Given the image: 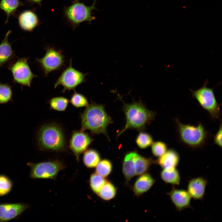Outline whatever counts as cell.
<instances>
[{
    "label": "cell",
    "mask_w": 222,
    "mask_h": 222,
    "mask_svg": "<svg viewBox=\"0 0 222 222\" xmlns=\"http://www.w3.org/2000/svg\"><path fill=\"white\" fill-rule=\"evenodd\" d=\"M137 153L131 151L125 155L122 162V171L126 181L128 182L135 175L134 158Z\"/></svg>",
    "instance_id": "obj_19"
},
{
    "label": "cell",
    "mask_w": 222,
    "mask_h": 222,
    "mask_svg": "<svg viewBox=\"0 0 222 222\" xmlns=\"http://www.w3.org/2000/svg\"><path fill=\"white\" fill-rule=\"evenodd\" d=\"M154 162L152 158L144 157L137 153L134 158L136 175H140L145 173L151 164Z\"/></svg>",
    "instance_id": "obj_21"
},
{
    "label": "cell",
    "mask_w": 222,
    "mask_h": 222,
    "mask_svg": "<svg viewBox=\"0 0 222 222\" xmlns=\"http://www.w3.org/2000/svg\"><path fill=\"white\" fill-rule=\"evenodd\" d=\"M106 181L105 178L96 172L92 174L89 180V185L91 190L94 193L97 195Z\"/></svg>",
    "instance_id": "obj_25"
},
{
    "label": "cell",
    "mask_w": 222,
    "mask_h": 222,
    "mask_svg": "<svg viewBox=\"0 0 222 222\" xmlns=\"http://www.w3.org/2000/svg\"><path fill=\"white\" fill-rule=\"evenodd\" d=\"M29 59L17 57L8 64L7 68L12 72L14 83L30 87L33 79L38 77L31 71L27 61Z\"/></svg>",
    "instance_id": "obj_8"
},
{
    "label": "cell",
    "mask_w": 222,
    "mask_h": 222,
    "mask_svg": "<svg viewBox=\"0 0 222 222\" xmlns=\"http://www.w3.org/2000/svg\"><path fill=\"white\" fill-rule=\"evenodd\" d=\"M88 73H84L73 67L72 59L69 65L65 69L57 80L54 84V88L62 85L64 89L62 92L66 90H75L76 88L86 81V76Z\"/></svg>",
    "instance_id": "obj_10"
},
{
    "label": "cell",
    "mask_w": 222,
    "mask_h": 222,
    "mask_svg": "<svg viewBox=\"0 0 222 222\" xmlns=\"http://www.w3.org/2000/svg\"><path fill=\"white\" fill-rule=\"evenodd\" d=\"M70 101L71 104L76 108L86 107L88 105V100L86 97L75 90L71 96Z\"/></svg>",
    "instance_id": "obj_31"
},
{
    "label": "cell",
    "mask_w": 222,
    "mask_h": 222,
    "mask_svg": "<svg viewBox=\"0 0 222 222\" xmlns=\"http://www.w3.org/2000/svg\"><path fill=\"white\" fill-rule=\"evenodd\" d=\"M37 140L42 149L57 152L64 150L65 148V139L63 131L56 124L42 126L38 131Z\"/></svg>",
    "instance_id": "obj_4"
},
{
    "label": "cell",
    "mask_w": 222,
    "mask_h": 222,
    "mask_svg": "<svg viewBox=\"0 0 222 222\" xmlns=\"http://www.w3.org/2000/svg\"><path fill=\"white\" fill-rule=\"evenodd\" d=\"M151 151L153 155L159 158L164 154L167 150V145L163 142L157 141L152 145Z\"/></svg>",
    "instance_id": "obj_32"
},
{
    "label": "cell",
    "mask_w": 222,
    "mask_h": 222,
    "mask_svg": "<svg viewBox=\"0 0 222 222\" xmlns=\"http://www.w3.org/2000/svg\"><path fill=\"white\" fill-rule=\"evenodd\" d=\"M162 179L166 183L173 185H179L181 176L176 168L162 169L160 173Z\"/></svg>",
    "instance_id": "obj_20"
},
{
    "label": "cell",
    "mask_w": 222,
    "mask_h": 222,
    "mask_svg": "<svg viewBox=\"0 0 222 222\" xmlns=\"http://www.w3.org/2000/svg\"><path fill=\"white\" fill-rule=\"evenodd\" d=\"M23 5L20 0H1L0 9L4 11L7 15V23L9 17L14 14L17 8Z\"/></svg>",
    "instance_id": "obj_23"
},
{
    "label": "cell",
    "mask_w": 222,
    "mask_h": 222,
    "mask_svg": "<svg viewBox=\"0 0 222 222\" xmlns=\"http://www.w3.org/2000/svg\"><path fill=\"white\" fill-rule=\"evenodd\" d=\"M176 209L179 211L191 208V198L187 191L174 187L167 193Z\"/></svg>",
    "instance_id": "obj_13"
},
{
    "label": "cell",
    "mask_w": 222,
    "mask_h": 222,
    "mask_svg": "<svg viewBox=\"0 0 222 222\" xmlns=\"http://www.w3.org/2000/svg\"><path fill=\"white\" fill-rule=\"evenodd\" d=\"M97 0H94L91 6H87L79 0H74L72 4L68 6H64V17L75 29L80 24L84 22H88L91 24L92 21L96 19L92 15V11L97 10L95 6Z\"/></svg>",
    "instance_id": "obj_5"
},
{
    "label": "cell",
    "mask_w": 222,
    "mask_h": 222,
    "mask_svg": "<svg viewBox=\"0 0 222 222\" xmlns=\"http://www.w3.org/2000/svg\"><path fill=\"white\" fill-rule=\"evenodd\" d=\"M93 141L91 137L84 131L75 130L72 132L69 146L77 161H79L80 155L86 150Z\"/></svg>",
    "instance_id": "obj_11"
},
{
    "label": "cell",
    "mask_w": 222,
    "mask_h": 222,
    "mask_svg": "<svg viewBox=\"0 0 222 222\" xmlns=\"http://www.w3.org/2000/svg\"><path fill=\"white\" fill-rule=\"evenodd\" d=\"M179 153L175 149L170 148L155 161L162 169L176 168L180 162Z\"/></svg>",
    "instance_id": "obj_17"
},
{
    "label": "cell",
    "mask_w": 222,
    "mask_h": 222,
    "mask_svg": "<svg viewBox=\"0 0 222 222\" xmlns=\"http://www.w3.org/2000/svg\"><path fill=\"white\" fill-rule=\"evenodd\" d=\"M11 87L8 84L0 83V104H5L12 101L13 93Z\"/></svg>",
    "instance_id": "obj_30"
},
{
    "label": "cell",
    "mask_w": 222,
    "mask_h": 222,
    "mask_svg": "<svg viewBox=\"0 0 222 222\" xmlns=\"http://www.w3.org/2000/svg\"><path fill=\"white\" fill-rule=\"evenodd\" d=\"M51 109L59 111H64L66 109L69 100L66 97H57L51 98L48 101Z\"/></svg>",
    "instance_id": "obj_26"
},
{
    "label": "cell",
    "mask_w": 222,
    "mask_h": 222,
    "mask_svg": "<svg viewBox=\"0 0 222 222\" xmlns=\"http://www.w3.org/2000/svg\"><path fill=\"white\" fill-rule=\"evenodd\" d=\"M174 121L178 139L183 145L193 150L207 145L210 134L202 123L199 122L196 125L183 124L178 118Z\"/></svg>",
    "instance_id": "obj_3"
},
{
    "label": "cell",
    "mask_w": 222,
    "mask_h": 222,
    "mask_svg": "<svg viewBox=\"0 0 222 222\" xmlns=\"http://www.w3.org/2000/svg\"><path fill=\"white\" fill-rule=\"evenodd\" d=\"M81 130H89L93 134H103L109 140L107 129L113 122L103 105L92 101L80 114Z\"/></svg>",
    "instance_id": "obj_2"
},
{
    "label": "cell",
    "mask_w": 222,
    "mask_h": 222,
    "mask_svg": "<svg viewBox=\"0 0 222 222\" xmlns=\"http://www.w3.org/2000/svg\"><path fill=\"white\" fill-rule=\"evenodd\" d=\"M153 142V139L152 136L149 134L144 132H141L136 139L137 145L139 148L142 149L150 146Z\"/></svg>",
    "instance_id": "obj_29"
},
{
    "label": "cell",
    "mask_w": 222,
    "mask_h": 222,
    "mask_svg": "<svg viewBox=\"0 0 222 222\" xmlns=\"http://www.w3.org/2000/svg\"><path fill=\"white\" fill-rule=\"evenodd\" d=\"M155 180L149 174L145 173L136 179L133 187L135 195H140L148 191L153 186Z\"/></svg>",
    "instance_id": "obj_18"
},
{
    "label": "cell",
    "mask_w": 222,
    "mask_h": 222,
    "mask_svg": "<svg viewBox=\"0 0 222 222\" xmlns=\"http://www.w3.org/2000/svg\"><path fill=\"white\" fill-rule=\"evenodd\" d=\"M29 208L25 203L0 204V222H6L14 219Z\"/></svg>",
    "instance_id": "obj_12"
},
{
    "label": "cell",
    "mask_w": 222,
    "mask_h": 222,
    "mask_svg": "<svg viewBox=\"0 0 222 222\" xmlns=\"http://www.w3.org/2000/svg\"><path fill=\"white\" fill-rule=\"evenodd\" d=\"M13 186V182L8 176L0 174V196L9 194L11 191Z\"/></svg>",
    "instance_id": "obj_28"
},
{
    "label": "cell",
    "mask_w": 222,
    "mask_h": 222,
    "mask_svg": "<svg viewBox=\"0 0 222 222\" xmlns=\"http://www.w3.org/2000/svg\"><path fill=\"white\" fill-rule=\"evenodd\" d=\"M117 95L123 103L122 109L125 123L123 129L117 134V138L128 129L142 130L154 120L155 112L148 110L141 101L126 103L123 101L121 96Z\"/></svg>",
    "instance_id": "obj_1"
},
{
    "label": "cell",
    "mask_w": 222,
    "mask_h": 222,
    "mask_svg": "<svg viewBox=\"0 0 222 222\" xmlns=\"http://www.w3.org/2000/svg\"><path fill=\"white\" fill-rule=\"evenodd\" d=\"M46 53L40 59L36 58V62L45 76H47L51 72L59 70L62 68L65 61L64 56L61 50L48 46L45 48Z\"/></svg>",
    "instance_id": "obj_9"
},
{
    "label": "cell",
    "mask_w": 222,
    "mask_h": 222,
    "mask_svg": "<svg viewBox=\"0 0 222 222\" xmlns=\"http://www.w3.org/2000/svg\"><path fill=\"white\" fill-rule=\"evenodd\" d=\"M11 32V31H8L0 43V68L17 57L12 48L11 43L8 40Z\"/></svg>",
    "instance_id": "obj_16"
},
{
    "label": "cell",
    "mask_w": 222,
    "mask_h": 222,
    "mask_svg": "<svg viewBox=\"0 0 222 222\" xmlns=\"http://www.w3.org/2000/svg\"><path fill=\"white\" fill-rule=\"evenodd\" d=\"M208 83V81L206 79L200 88L195 90L190 89V91L192 97L208 112L213 120L220 121V105L216 100L214 91V88L208 87L207 85Z\"/></svg>",
    "instance_id": "obj_6"
},
{
    "label": "cell",
    "mask_w": 222,
    "mask_h": 222,
    "mask_svg": "<svg viewBox=\"0 0 222 222\" xmlns=\"http://www.w3.org/2000/svg\"><path fill=\"white\" fill-rule=\"evenodd\" d=\"M18 22L23 30L29 32H32L39 25L40 22L37 14L30 10H25L20 14L18 17Z\"/></svg>",
    "instance_id": "obj_15"
},
{
    "label": "cell",
    "mask_w": 222,
    "mask_h": 222,
    "mask_svg": "<svg viewBox=\"0 0 222 222\" xmlns=\"http://www.w3.org/2000/svg\"><path fill=\"white\" fill-rule=\"evenodd\" d=\"M100 159V155L99 152L92 149L86 150L83 156V162L84 165L89 168L96 167Z\"/></svg>",
    "instance_id": "obj_22"
},
{
    "label": "cell",
    "mask_w": 222,
    "mask_h": 222,
    "mask_svg": "<svg viewBox=\"0 0 222 222\" xmlns=\"http://www.w3.org/2000/svg\"><path fill=\"white\" fill-rule=\"evenodd\" d=\"M222 123L221 122L219 129L213 137V144L222 148Z\"/></svg>",
    "instance_id": "obj_33"
},
{
    "label": "cell",
    "mask_w": 222,
    "mask_h": 222,
    "mask_svg": "<svg viewBox=\"0 0 222 222\" xmlns=\"http://www.w3.org/2000/svg\"><path fill=\"white\" fill-rule=\"evenodd\" d=\"M29 2L33 3L36 4L40 6L41 5V2L43 0H27Z\"/></svg>",
    "instance_id": "obj_34"
},
{
    "label": "cell",
    "mask_w": 222,
    "mask_h": 222,
    "mask_svg": "<svg viewBox=\"0 0 222 222\" xmlns=\"http://www.w3.org/2000/svg\"><path fill=\"white\" fill-rule=\"evenodd\" d=\"M117 190L111 182L106 181L97 195L101 199L108 201L114 198L116 195Z\"/></svg>",
    "instance_id": "obj_24"
},
{
    "label": "cell",
    "mask_w": 222,
    "mask_h": 222,
    "mask_svg": "<svg viewBox=\"0 0 222 222\" xmlns=\"http://www.w3.org/2000/svg\"><path fill=\"white\" fill-rule=\"evenodd\" d=\"M208 183L207 180L202 177L190 179L188 183L187 191L191 198L197 200L203 199Z\"/></svg>",
    "instance_id": "obj_14"
},
{
    "label": "cell",
    "mask_w": 222,
    "mask_h": 222,
    "mask_svg": "<svg viewBox=\"0 0 222 222\" xmlns=\"http://www.w3.org/2000/svg\"><path fill=\"white\" fill-rule=\"evenodd\" d=\"M27 165L30 169V177L32 179L55 180L59 172L65 167L64 164L58 159L37 163L29 162Z\"/></svg>",
    "instance_id": "obj_7"
},
{
    "label": "cell",
    "mask_w": 222,
    "mask_h": 222,
    "mask_svg": "<svg viewBox=\"0 0 222 222\" xmlns=\"http://www.w3.org/2000/svg\"><path fill=\"white\" fill-rule=\"evenodd\" d=\"M96 167V172L104 178L108 176L113 169L112 162L106 159L100 160Z\"/></svg>",
    "instance_id": "obj_27"
}]
</instances>
